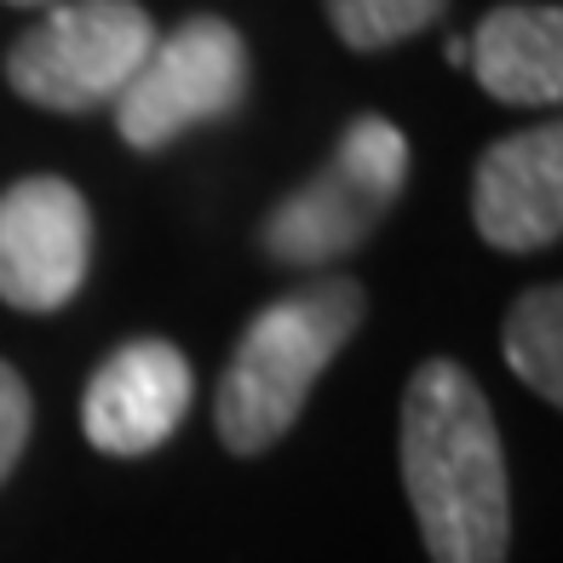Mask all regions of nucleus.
I'll use <instances>...</instances> for the list:
<instances>
[{
    "label": "nucleus",
    "mask_w": 563,
    "mask_h": 563,
    "mask_svg": "<svg viewBox=\"0 0 563 563\" xmlns=\"http://www.w3.org/2000/svg\"><path fill=\"white\" fill-rule=\"evenodd\" d=\"M472 219L477 236L500 253H534L563 236V115L483 150Z\"/></svg>",
    "instance_id": "6e6552de"
},
{
    "label": "nucleus",
    "mask_w": 563,
    "mask_h": 563,
    "mask_svg": "<svg viewBox=\"0 0 563 563\" xmlns=\"http://www.w3.org/2000/svg\"><path fill=\"white\" fill-rule=\"evenodd\" d=\"M334 35L351 53H379L408 35H420L426 23H438L449 0H322Z\"/></svg>",
    "instance_id": "9b49d317"
},
{
    "label": "nucleus",
    "mask_w": 563,
    "mask_h": 563,
    "mask_svg": "<svg viewBox=\"0 0 563 563\" xmlns=\"http://www.w3.org/2000/svg\"><path fill=\"white\" fill-rule=\"evenodd\" d=\"M402 489L415 506L431 563H506L511 547V477L495 408L483 386L431 356L402 391Z\"/></svg>",
    "instance_id": "f257e3e1"
},
{
    "label": "nucleus",
    "mask_w": 563,
    "mask_h": 563,
    "mask_svg": "<svg viewBox=\"0 0 563 563\" xmlns=\"http://www.w3.org/2000/svg\"><path fill=\"white\" fill-rule=\"evenodd\" d=\"M196 374L185 351L167 340H133L104 356V368L87 379L81 397V431L92 449L115 460L156 454L190 415Z\"/></svg>",
    "instance_id": "0eeeda50"
},
{
    "label": "nucleus",
    "mask_w": 563,
    "mask_h": 563,
    "mask_svg": "<svg viewBox=\"0 0 563 563\" xmlns=\"http://www.w3.org/2000/svg\"><path fill=\"white\" fill-rule=\"evenodd\" d=\"M12 7H46V0H12Z\"/></svg>",
    "instance_id": "ddd939ff"
},
{
    "label": "nucleus",
    "mask_w": 563,
    "mask_h": 563,
    "mask_svg": "<svg viewBox=\"0 0 563 563\" xmlns=\"http://www.w3.org/2000/svg\"><path fill=\"white\" fill-rule=\"evenodd\" d=\"M466 64L500 104H563V7H495L466 35Z\"/></svg>",
    "instance_id": "1a4fd4ad"
},
{
    "label": "nucleus",
    "mask_w": 563,
    "mask_h": 563,
    "mask_svg": "<svg viewBox=\"0 0 563 563\" xmlns=\"http://www.w3.org/2000/svg\"><path fill=\"white\" fill-rule=\"evenodd\" d=\"M247 98V41L213 12L185 18L173 35H156L139 75L115 98V126L133 150H167L190 126L236 115Z\"/></svg>",
    "instance_id": "39448f33"
},
{
    "label": "nucleus",
    "mask_w": 563,
    "mask_h": 563,
    "mask_svg": "<svg viewBox=\"0 0 563 563\" xmlns=\"http://www.w3.org/2000/svg\"><path fill=\"white\" fill-rule=\"evenodd\" d=\"M92 265V213L53 173L18 178L0 196V299L18 311H58Z\"/></svg>",
    "instance_id": "423d86ee"
},
{
    "label": "nucleus",
    "mask_w": 563,
    "mask_h": 563,
    "mask_svg": "<svg viewBox=\"0 0 563 563\" xmlns=\"http://www.w3.org/2000/svg\"><path fill=\"white\" fill-rule=\"evenodd\" d=\"M402 185H408L402 126L386 115H356L340 133L328 167L271 208L260 247L276 265H294V271L334 265L374 236L379 219L397 208Z\"/></svg>",
    "instance_id": "7ed1b4c3"
},
{
    "label": "nucleus",
    "mask_w": 563,
    "mask_h": 563,
    "mask_svg": "<svg viewBox=\"0 0 563 563\" xmlns=\"http://www.w3.org/2000/svg\"><path fill=\"white\" fill-rule=\"evenodd\" d=\"M500 351L529 391H541L552 408H563V282L529 288L511 305L500 328Z\"/></svg>",
    "instance_id": "9d476101"
},
{
    "label": "nucleus",
    "mask_w": 563,
    "mask_h": 563,
    "mask_svg": "<svg viewBox=\"0 0 563 563\" xmlns=\"http://www.w3.org/2000/svg\"><path fill=\"white\" fill-rule=\"evenodd\" d=\"M368 294L351 276H317L282 294L247 322L230 363L219 374L213 431L230 454H265L305 415L317 379L363 328Z\"/></svg>",
    "instance_id": "f03ea898"
},
{
    "label": "nucleus",
    "mask_w": 563,
    "mask_h": 563,
    "mask_svg": "<svg viewBox=\"0 0 563 563\" xmlns=\"http://www.w3.org/2000/svg\"><path fill=\"white\" fill-rule=\"evenodd\" d=\"M156 46V23L139 0H64L12 46L7 81L41 110L81 115L115 104Z\"/></svg>",
    "instance_id": "20e7f679"
},
{
    "label": "nucleus",
    "mask_w": 563,
    "mask_h": 563,
    "mask_svg": "<svg viewBox=\"0 0 563 563\" xmlns=\"http://www.w3.org/2000/svg\"><path fill=\"white\" fill-rule=\"evenodd\" d=\"M30 420H35L30 386H23V374L12 363H0V483L12 477L23 443H30Z\"/></svg>",
    "instance_id": "f8f14e48"
}]
</instances>
